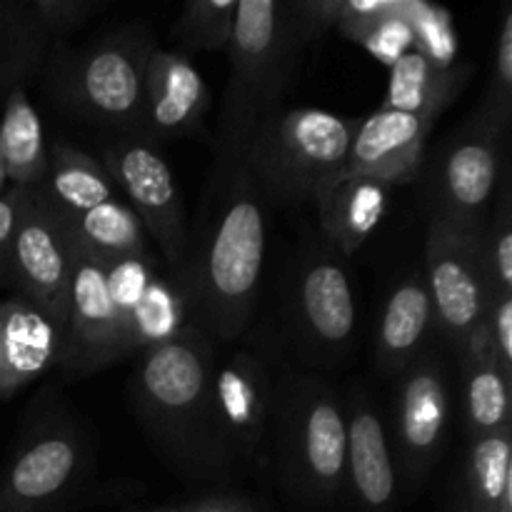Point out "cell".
<instances>
[{
    "instance_id": "cell-1",
    "label": "cell",
    "mask_w": 512,
    "mask_h": 512,
    "mask_svg": "<svg viewBox=\"0 0 512 512\" xmlns=\"http://www.w3.org/2000/svg\"><path fill=\"white\" fill-rule=\"evenodd\" d=\"M215 363V340L188 323L175 338L143 350L133 375L140 428L188 480H225L238 470L215 418Z\"/></svg>"
},
{
    "instance_id": "cell-2",
    "label": "cell",
    "mask_w": 512,
    "mask_h": 512,
    "mask_svg": "<svg viewBox=\"0 0 512 512\" xmlns=\"http://www.w3.org/2000/svg\"><path fill=\"white\" fill-rule=\"evenodd\" d=\"M220 195L203 240L188 253L180 285L193 323L215 343H233L248 330L263 290L268 213L245 165L215 175Z\"/></svg>"
},
{
    "instance_id": "cell-3",
    "label": "cell",
    "mask_w": 512,
    "mask_h": 512,
    "mask_svg": "<svg viewBox=\"0 0 512 512\" xmlns=\"http://www.w3.org/2000/svg\"><path fill=\"white\" fill-rule=\"evenodd\" d=\"M305 50L290 0H238L228 43L230 75L213 143L215 175L243 165L263 120L283 108L298 83Z\"/></svg>"
},
{
    "instance_id": "cell-4",
    "label": "cell",
    "mask_w": 512,
    "mask_h": 512,
    "mask_svg": "<svg viewBox=\"0 0 512 512\" xmlns=\"http://www.w3.org/2000/svg\"><path fill=\"white\" fill-rule=\"evenodd\" d=\"M155 50L158 40L145 23L105 30L83 45L53 43L40 73L43 93L75 123L140 138L145 70Z\"/></svg>"
},
{
    "instance_id": "cell-5",
    "label": "cell",
    "mask_w": 512,
    "mask_h": 512,
    "mask_svg": "<svg viewBox=\"0 0 512 512\" xmlns=\"http://www.w3.org/2000/svg\"><path fill=\"white\" fill-rule=\"evenodd\" d=\"M273 460L283 490L300 505L328 508L345 493V400L313 373L275 383Z\"/></svg>"
},
{
    "instance_id": "cell-6",
    "label": "cell",
    "mask_w": 512,
    "mask_h": 512,
    "mask_svg": "<svg viewBox=\"0 0 512 512\" xmlns=\"http://www.w3.org/2000/svg\"><path fill=\"white\" fill-rule=\"evenodd\" d=\"M358 120L320 108H280L265 118L243 160L265 203H313L345 170Z\"/></svg>"
},
{
    "instance_id": "cell-7",
    "label": "cell",
    "mask_w": 512,
    "mask_h": 512,
    "mask_svg": "<svg viewBox=\"0 0 512 512\" xmlns=\"http://www.w3.org/2000/svg\"><path fill=\"white\" fill-rule=\"evenodd\" d=\"M285 325L310 363L335 365L350 353L358 300L343 258L328 245L308 248L295 263L285 290Z\"/></svg>"
},
{
    "instance_id": "cell-8",
    "label": "cell",
    "mask_w": 512,
    "mask_h": 512,
    "mask_svg": "<svg viewBox=\"0 0 512 512\" xmlns=\"http://www.w3.org/2000/svg\"><path fill=\"white\" fill-rule=\"evenodd\" d=\"M90 443L73 418L35 423L0 475V512H63L90 473Z\"/></svg>"
},
{
    "instance_id": "cell-9",
    "label": "cell",
    "mask_w": 512,
    "mask_h": 512,
    "mask_svg": "<svg viewBox=\"0 0 512 512\" xmlns=\"http://www.w3.org/2000/svg\"><path fill=\"white\" fill-rule=\"evenodd\" d=\"M510 125L475 110L440 150L433 175L430 220L463 233H480L508 168Z\"/></svg>"
},
{
    "instance_id": "cell-10",
    "label": "cell",
    "mask_w": 512,
    "mask_h": 512,
    "mask_svg": "<svg viewBox=\"0 0 512 512\" xmlns=\"http://www.w3.org/2000/svg\"><path fill=\"white\" fill-rule=\"evenodd\" d=\"M100 165L180 280L188 263L190 233L180 185L165 155L145 138H113L103 145Z\"/></svg>"
},
{
    "instance_id": "cell-11",
    "label": "cell",
    "mask_w": 512,
    "mask_h": 512,
    "mask_svg": "<svg viewBox=\"0 0 512 512\" xmlns=\"http://www.w3.org/2000/svg\"><path fill=\"white\" fill-rule=\"evenodd\" d=\"M420 273L433 305L435 330L455 353H463L483 328L490 300L478 233H463L430 220Z\"/></svg>"
},
{
    "instance_id": "cell-12",
    "label": "cell",
    "mask_w": 512,
    "mask_h": 512,
    "mask_svg": "<svg viewBox=\"0 0 512 512\" xmlns=\"http://www.w3.org/2000/svg\"><path fill=\"white\" fill-rule=\"evenodd\" d=\"M453 400L443 360L425 353L398 375L390 443L398 463L400 485L408 490L425 483L448 440Z\"/></svg>"
},
{
    "instance_id": "cell-13",
    "label": "cell",
    "mask_w": 512,
    "mask_h": 512,
    "mask_svg": "<svg viewBox=\"0 0 512 512\" xmlns=\"http://www.w3.org/2000/svg\"><path fill=\"white\" fill-rule=\"evenodd\" d=\"M128 358L108 265L70 233V280L65 295L63 360L68 373H95Z\"/></svg>"
},
{
    "instance_id": "cell-14",
    "label": "cell",
    "mask_w": 512,
    "mask_h": 512,
    "mask_svg": "<svg viewBox=\"0 0 512 512\" xmlns=\"http://www.w3.org/2000/svg\"><path fill=\"white\" fill-rule=\"evenodd\" d=\"M15 190L18 213L10 250V288L63 325L70 280L68 223L40 188Z\"/></svg>"
},
{
    "instance_id": "cell-15",
    "label": "cell",
    "mask_w": 512,
    "mask_h": 512,
    "mask_svg": "<svg viewBox=\"0 0 512 512\" xmlns=\"http://www.w3.org/2000/svg\"><path fill=\"white\" fill-rule=\"evenodd\" d=\"M213 403L220 435L233 458L255 470L270 465L275 380L258 355H228L215 363Z\"/></svg>"
},
{
    "instance_id": "cell-16",
    "label": "cell",
    "mask_w": 512,
    "mask_h": 512,
    "mask_svg": "<svg viewBox=\"0 0 512 512\" xmlns=\"http://www.w3.org/2000/svg\"><path fill=\"white\" fill-rule=\"evenodd\" d=\"M345 490H350L360 512H398L400 475L393 443L380 408L365 388L345 400Z\"/></svg>"
},
{
    "instance_id": "cell-17",
    "label": "cell",
    "mask_w": 512,
    "mask_h": 512,
    "mask_svg": "<svg viewBox=\"0 0 512 512\" xmlns=\"http://www.w3.org/2000/svg\"><path fill=\"white\" fill-rule=\"evenodd\" d=\"M210 108V90L193 58L158 48L148 60L140 138L158 145L193 133Z\"/></svg>"
},
{
    "instance_id": "cell-18",
    "label": "cell",
    "mask_w": 512,
    "mask_h": 512,
    "mask_svg": "<svg viewBox=\"0 0 512 512\" xmlns=\"http://www.w3.org/2000/svg\"><path fill=\"white\" fill-rule=\"evenodd\" d=\"M438 120L378 108L358 120L345 173L375 178L385 185L410 183L425 158V143Z\"/></svg>"
},
{
    "instance_id": "cell-19",
    "label": "cell",
    "mask_w": 512,
    "mask_h": 512,
    "mask_svg": "<svg viewBox=\"0 0 512 512\" xmlns=\"http://www.w3.org/2000/svg\"><path fill=\"white\" fill-rule=\"evenodd\" d=\"M63 360V325L40 305L0 300V400H10Z\"/></svg>"
},
{
    "instance_id": "cell-20",
    "label": "cell",
    "mask_w": 512,
    "mask_h": 512,
    "mask_svg": "<svg viewBox=\"0 0 512 512\" xmlns=\"http://www.w3.org/2000/svg\"><path fill=\"white\" fill-rule=\"evenodd\" d=\"M435 320L428 288L420 270H410L395 280L380 310L375 330V365L383 375L398 378L400 373L430 353Z\"/></svg>"
},
{
    "instance_id": "cell-21",
    "label": "cell",
    "mask_w": 512,
    "mask_h": 512,
    "mask_svg": "<svg viewBox=\"0 0 512 512\" xmlns=\"http://www.w3.org/2000/svg\"><path fill=\"white\" fill-rule=\"evenodd\" d=\"M390 185L363 175L340 173L313 198L325 245L340 258H350L380 228L390 203Z\"/></svg>"
},
{
    "instance_id": "cell-22",
    "label": "cell",
    "mask_w": 512,
    "mask_h": 512,
    "mask_svg": "<svg viewBox=\"0 0 512 512\" xmlns=\"http://www.w3.org/2000/svg\"><path fill=\"white\" fill-rule=\"evenodd\" d=\"M463 375V413L470 438L510 430L512 375L490 353L483 335H475L458 353Z\"/></svg>"
},
{
    "instance_id": "cell-23",
    "label": "cell",
    "mask_w": 512,
    "mask_h": 512,
    "mask_svg": "<svg viewBox=\"0 0 512 512\" xmlns=\"http://www.w3.org/2000/svg\"><path fill=\"white\" fill-rule=\"evenodd\" d=\"M468 78L470 65L458 63L453 68H438L428 58L410 50L398 63L390 65L388 90L380 108L438 120L443 110L463 93Z\"/></svg>"
},
{
    "instance_id": "cell-24",
    "label": "cell",
    "mask_w": 512,
    "mask_h": 512,
    "mask_svg": "<svg viewBox=\"0 0 512 512\" xmlns=\"http://www.w3.org/2000/svg\"><path fill=\"white\" fill-rule=\"evenodd\" d=\"M0 153L13 188H40L50 168L43 123L25 88H13L0 103Z\"/></svg>"
},
{
    "instance_id": "cell-25",
    "label": "cell",
    "mask_w": 512,
    "mask_h": 512,
    "mask_svg": "<svg viewBox=\"0 0 512 512\" xmlns=\"http://www.w3.org/2000/svg\"><path fill=\"white\" fill-rule=\"evenodd\" d=\"M40 190L68 218L120 198L100 160L65 140H55L50 148V168Z\"/></svg>"
},
{
    "instance_id": "cell-26",
    "label": "cell",
    "mask_w": 512,
    "mask_h": 512,
    "mask_svg": "<svg viewBox=\"0 0 512 512\" xmlns=\"http://www.w3.org/2000/svg\"><path fill=\"white\" fill-rule=\"evenodd\" d=\"M458 493L468 512H512V430L470 438Z\"/></svg>"
},
{
    "instance_id": "cell-27",
    "label": "cell",
    "mask_w": 512,
    "mask_h": 512,
    "mask_svg": "<svg viewBox=\"0 0 512 512\" xmlns=\"http://www.w3.org/2000/svg\"><path fill=\"white\" fill-rule=\"evenodd\" d=\"M50 45L30 0H0V103L13 88L40 80Z\"/></svg>"
},
{
    "instance_id": "cell-28",
    "label": "cell",
    "mask_w": 512,
    "mask_h": 512,
    "mask_svg": "<svg viewBox=\"0 0 512 512\" xmlns=\"http://www.w3.org/2000/svg\"><path fill=\"white\" fill-rule=\"evenodd\" d=\"M63 218L73 238L103 263L150 255L148 233L125 200H110L83 215L75 218L63 215Z\"/></svg>"
},
{
    "instance_id": "cell-29",
    "label": "cell",
    "mask_w": 512,
    "mask_h": 512,
    "mask_svg": "<svg viewBox=\"0 0 512 512\" xmlns=\"http://www.w3.org/2000/svg\"><path fill=\"white\" fill-rule=\"evenodd\" d=\"M493 215H488L478 233L480 263L490 293H512V195H510V165L500 178L495 193Z\"/></svg>"
},
{
    "instance_id": "cell-30",
    "label": "cell",
    "mask_w": 512,
    "mask_h": 512,
    "mask_svg": "<svg viewBox=\"0 0 512 512\" xmlns=\"http://www.w3.org/2000/svg\"><path fill=\"white\" fill-rule=\"evenodd\" d=\"M400 15L413 33V50L438 68L458 65L460 35L450 10L425 0H400Z\"/></svg>"
},
{
    "instance_id": "cell-31",
    "label": "cell",
    "mask_w": 512,
    "mask_h": 512,
    "mask_svg": "<svg viewBox=\"0 0 512 512\" xmlns=\"http://www.w3.org/2000/svg\"><path fill=\"white\" fill-rule=\"evenodd\" d=\"M238 0H188L173 25L180 53L195 50H228Z\"/></svg>"
},
{
    "instance_id": "cell-32",
    "label": "cell",
    "mask_w": 512,
    "mask_h": 512,
    "mask_svg": "<svg viewBox=\"0 0 512 512\" xmlns=\"http://www.w3.org/2000/svg\"><path fill=\"white\" fill-rule=\"evenodd\" d=\"M345 40L360 45L365 53H370L388 68L413 50V33H410L408 23L400 15V0H395L388 13L370 20L368 25L350 33Z\"/></svg>"
},
{
    "instance_id": "cell-33",
    "label": "cell",
    "mask_w": 512,
    "mask_h": 512,
    "mask_svg": "<svg viewBox=\"0 0 512 512\" xmlns=\"http://www.w3.org/2000/svg\"><path fill=\"white\" fill-rule=\"evenodd\" d=\"M480 110L493 115L500 123L512 120V8L503 10L498 38L493 48V73H490L488 93H485Z\"/></svg>"
},
{
    "instance_id": "cell-34",
    "label": "cell",
    "mask_w": 512,
    "mask_h": 512,
    "mask_svg": "<svg viewBox=\"0 0 512 512\" xmlns=\"http://www.w3.org/2000/svg\"><path fill=\"white\" fill-rule=\"evenodd\" d=\"M105 8V0H30L35 20L53 43H65V35L88 23Z\"/></svg>"
},
{
    "instance_id": "cell-35",
    "label": "cell",
    "mask_w": 512,
    "mask_h": 512,
    "mask_svg": "<svg viewBox=\"0 0 512 512\" xmlns=\"http://www.w3.org/2000/svg\"><path fill=\"white\" fill-rule=\"evenodd\" d=\"M480 335L495 360L512 375V293H490Z\"/></svg>"
},
{
    "instance_id": "cell-36",
    "label": "cell",
    "mask_w": 512,
    "mask_h": 512,
    "mask_svg": "<svg viewBox=\"0 0 512 512\" xmlns=\"http://www.w3.org/2000/svg\"><path fill=\"white\" fill-rule=\"evenodd\" d=\"M305 45L320 43L338 25L340 0H290Z\"/></svg>"
},
{
    "instance_id": "cell-37",
    "label": "cell",
    "mask_w": 512,
    "mask_h": 512,
    "mask_svg": "<svg viewBox=\"0 0 512 512\" xmlns=\"http://www.w3.org/2000/svg\"><path fill=\"white\" fill-rule=\"evenodd\" d=\"M15 213H18V190L10 185L0 195V290L10 288V250H13Z\"/></svg>"
},
{
    "instance_id": "cell-38",
    "label": "cell",
    "mask_w": 512,
    "mask_h": 512,
    "mask_svg": "<svg viewBox=\"0 0 512 512\" xmlns=\"http://www.w3.org/2000/svg\"><path fill=\"white\" fill-rule=\"evenodd\" d=\"M178 512H260V510L255 508L253 500L245 498V495L213 493L183 505V508H178Z\"/></svg>"
},
{
    "instance_id": "cell-39",
    "label": "cell",
    "mask_w": 512,
    "mask_h": 512,
    "mask_svg": "<svg viewBox=\"0 0 512 512\" xmlns=\"http://www.w3.org/2000/svg\"><path fill=\"white\" fill-rule=\"evenodd\" d=\"M8 190V175H5V163H3V153H0V195Z\"/></svg>"
},
{
    "instance_id": "cell-40",
    "label": "cell",
    "mask_w": 512,
    "mask_h": 512,
    "mask_svg": "<svg viewBox=\"0 0 512 512\" xmlns=\"http://www.w3.org/2000/svg\"><path fill=\"white\" fill-rule=\"evenodd\" d=\"M448 512H468V508H465V503H463V498H460L458 490H455L453 505H450V510H448Z\"/></svg>"
},
{
    "instance_id": "cell-41",
    "label": "cell",
    "mask_w": 512,
    "mask_h": 512,
    "mask_svg": "<svg viewBox=\"0 0 512 512\" xmlns=\"http://www.w3.org/2000/svg\"><path fill=\"white\" fill-rule=\"evenodd\" d=\"M145 512H178V508H155V510H145Z\"/></svg>"
}]
</instances>
